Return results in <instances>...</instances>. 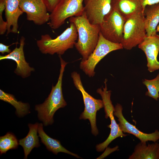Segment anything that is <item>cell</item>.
<instances>
[{
	"instance_id": "6da1fadb",
	"label": "cell",
	"mask_w": 159,
	"mask_h": 159,
	"mask_svg": "<svg viewBox=\"0 0 159 159\" xmlns=\"http://www.w3.org/2000/svg\"><path fill=\"white\" fill-rule=\"evenodd\" d=\"M60 62L59 74L55 85L52 86L50 93L42 104L36 105L35 110L38 112V117L44 125H52L54 122L53 117L55 112L59 109L67 105L62 91V80L65 68L68 63L59 56Z\"/></svg>"
},
{
	"instance_id": "7a4b0ae2",
	"label": "cell",
	"mask_w": 159,
	"mask_h": 159,
	"mask_svg": "<svg viewBox=\"0 0 159 159\" xmlns=\"http://www.w3.org/2000/svg\"><path fill=\"white\" fill-rule=\"evenodd\" d=\"M69 21L75 24L77 31V41L74 46L82 56V60H85L92 53L97 44L100 25L91 24L84 13L80 16L69 18Z\"/></svg>"
},
{
	"instance_id": "3957f363",
	"label": "cell",
	"mask_w": 159,
	"mask_h": 159,
	"mask_svg": "<svg viewBox=\"0 0 159 159\" xmlns=\"http://www.w3.org/2000/svg\"><path fill=\"white\" fill-rule=\"evenodd\" d=\"M78 32L75 24L70 22L69 26L56 38L53 39L48 34L41 36L37 41L39 50L42 54L61 55L68 49L72 48L78 39Z\"/></svg>"
},
{
	"instance_id": "277c9868",
	"label": "cell",
	"mask_w": 159,
	"mask_h": 159,
	"mask_svg": "<svg viewBox=\"0 0 159 159\" xmlns=\"http://www.w3.org/2000/svg\"><path fill=\"white\" fill-rule=\"evenodd\" d=\"M146 36L144 15L143 13L137 14L126 21L120 43L123 48L130 50L141 43Z\"/></svg>"
},
{
	"instance_id": "5b68a950",
	"label": "cell",
	"mask_w": 159,
	"mask_h": 159,
	"mask_svg": "<svg viewBox=\"0 0 159 159\" xmlns=\"http://www.w3.org/2000/svg\"><path fill=\"white\" fill-rule=\"evenodd\" d=\"M74 85L81 93L85 105L84 110L80 115V119H88L90 122L91 132L96 136L99 133L96 125V114L98 111L104 107L102 100L94 98L85 89L80 78V75L74 71L71 74Z\"/></svg>"
},
{
	"instance_id": "8992f818",
	"label": "cell",
	"mask_w": 159,
	"mask_h": 159,
	"mask_svg": "<svg viewBox=\"0 0 159 159\" xmlns=\"http://www.w3.org/2000/svg\"><path fill=\"white\" fill-rule=\"evenodd\" d=\"M107 80L105 79L104 82L105 87H102V89L101 88H98L97 92L101 97L105 113V118L109 117L111 123L108 127L110 129V132L109 136L105 141L96 145V150L98 152L103 151L116 138L127 135L121 130L118 124L117 123L115 119L114 115L115 107L111 100V91L107 90Z\"/></svg>"
},
{
	"instance_id": "52a82bcc",
	"label": "cell",
	"mask_w": 159,
	"mask_h": 159,
	"mask_svg": "<svg viewBox=\"0 0 159 159\" xmlns=\"http://www.w3.org/2000/svg\"><path fill=\"white\" fill-rule=\"evenodd\" d=\"M84 0H60L50 14L49 25L57 29L63 25L66 20L72 16H78L84 12Z\"/></svg>"
},
{
	"instance_id": "ba28073f",
	"label": "cell",
	"mask_w": 159,
	"mask_h": 159,
	"mask_svg": "<svg viewBox=\"0 0 159 159\" xmlns=\"http://www.w3.org/2000/svg\"><path fill=\"white\" fill-rule=\"evenodd\" d=\"M123 49L121 44L115 43L105 39L100 33L97 44L88 58L82 60L80 64V68L86 75L92 77L95 75V69L97 64L110 52Z\"/></svg>"
},
{
	"instance_id": "9c48e42d",
	"label": "cell",
	"mask_w": 159,
	"mask_h": 159,
	"mask_svg": "<svg viewBox=\"0 0 159 159\" xmlns=\"http://www.w3.org/2000/svg\"><path fill=\"white\" fill-rule=\"evenodd\" d=\"M126 20L117 9L111 6L110 11L100 24V33L107 40L115 43H121Z\"/></svg>"
},
{
	"instance_id": "30bf717a",
	"label": "cell",
	"mask_w": 159,
	"mask_h": 159,
	"mask_svg": "<svg viewBox=\"0 0 159 159\" xmlns=\"http://www.w3.org/2000/svg\"><path fill=\"white\" fill-rule=\"evenodd\" d=\"M19 6L26 14L27 19L36 25H42L50 20V14L43 0H21Z\"/></svg>"
},
{
	"instance_id": "8fae6325",
	"label": "cell",
	"mask_w": 159,
	"mask_h": 159,
	"mask_svg": "<svg viewBox=\"0 0 159 159\" xmlns=\"http://www.w3.org/2000/svg\"><path fill=\"white\" fill-rule=\"evenodd\" d=\"M112 0H84V13L89 22L99 25L111 9Z\"/></svg>"
},
{
	"instance_id": "7c38bea8",
	"label": "cell",
	"mask_w": 159,
	"mask_h": 159,
	"mask_svg": "<svg viewBox=\"0 0 159 159\" xmlns=\"http://www.w3.org/2000/svg\"><path fill=\"white\" fill-rule=\"evenodd\" d=\"M122 110V106L117 103L115 107L114 115L118 118L119 125L123 132L132 134L141 142L150 141L155 142L159 140V131L158 130L148 134L140 131L125 119L123 115Z\"/></svg>"
},
{
	"instance_id": "4fadbf2b",
	"label": "cell",
	"mask_w": 159,
	"mask_h": 159,
	"mask_svg": "<svg viewBox=\"0 0 159 159\" xmlns=\"http://www.w3.org/2000/svg\"><path fill=\"white\" fill-rule=\"evenodd\" d=\"M145 53L147 59L148 70L150 72L159 69L157 57L159 52V35L156 34L147 36L138 45Z\"/></svg>"
},
{
	"instance_id": "5bb4252c",
	"label": "cell",
	"mask_w": 159,
	"mask_h": 159,
	"mask_svg": "<svg viewBox=\"0 0 159 159\" xmlns=\"http://www.w3.org/2000/svg\"><path fill=\"white\" fill-rule=\"evenodd\" d=\"M25 40V38L22 36L20 39L19 47H17L16 45L15 48L10 53L4 56H0V60L9 59L15 61L16 64V67L14 72L23 78L29 76L31 72L35 70L34 68L30 66L29 63L25 60L24 51Z\"/></svg>"
},
{
	"instance_id": "9a60e30c",
	"label": "cell",
	"mask_w": 159,
	"mask_h": 159,
	"mask_svg": "<svg viewBox=\"0 0 159 159\" xmlns=\"http://www.w3.org/2000/svg\"><path fill=\"white\" fill-rule=\"evenodd\" d=\"M21 0H5V16L7 23L6 34L18 32V20L23 12L19 5Z\"/></svg>"
},
{
	"instance_id": "2e32d148",
	"label": "cell",
	"mask_w": 159,
	"mask_h": 159,
	"mask_svg": "<svg viewBox=\"0 0 159 159\" xmlns=\"http://www.w3.org/2000/svg\"><path fill=\"white\" fill-rule=\"evenodd\" d=\"M111 6L115 7L126 20L135 14L143 13L141 0H112Z\"/></svg>"
},
{
	"instance_id": "e0dca14e",
	"label": "cell",
	"mask_w": 159,
	"mask_h": 159,
	"mask_svg": "<svg viewBox=\"0 0 159 159\" xmlns=\"http://www.w3.org/2000/svg\"><path fill=\"white\" fill-rule=\"evenodd\" d=\"M129 159H159V142L150 144L141 141L135 146Z\"/></svg>"
},
{
	"instance_id": "ac0fdd59",
	"label": "cell",
	"mask_w": 159,
	"mask_h": 159,
	"mask_svg": "<svg viewBox=\"0 0 159 159\" xmlns=\"http://www.w3.org/2000/svg\"><path fill=\"white\" fill-rule=\"evenodd\" d=\"M143 13L145 18L146 36L155 34L156 27L159 23V3L147 5Z\"/></svg>"
},
{
	"instance_id": "d6986e66",
	"label": "cell",
	"mask_w": 159,
	"mask_h": 159,
	"mask_svg": "<svg viewBox=\"0 0 159 159\" xmlns=\"http://www.w3.org/2000/svg\"><path fill=\"white\" fill-rule=\"evenodd\" d=\"M38 132L41 142L44 145L49 151L52 152L55 155H57L59 152H63L77 158H81L77 154L66 149L62 145L59 141L51 138L46 134L43 130V124L42 123H39Z\"/></svg>"
},
{
	"instance_id": "ffe728a7",
	"label": "cell",
	"mask_w": 159,
	"mask_h": 159,
	"mask_svg": "<svg viewBox=\"0 0 159 159\" xmlns=\"http://www.w3.org/2000/svg\"><path fill=\"white\" fill-rule=\"evenodd\" d=\"M39 124L38 122L34 124H28L29 130L28 134L25 138L19 140V145L24 149L25 159L27 158L28 155L34 148L40 146L39 136L37 134Z\"/></svg>"
},
{
	"instance_id": "44dd1931",
	"label": "cell",
	"mask_w": 159,
	"mask_h": 159,
	"mask_svg": "<svg viewBox=\"0 0 159 159\" xmlns=\"http://www.w3.org/2000/svg\"><path fill=\"white\" fill-rule=\"evenodd\" d=\"M0 100L12 105L16 109L15 113L19 117H23L30 112L29 103L18 101L12 94L0 90Z\"/></svg>"
},
{
	"instance_id": "7402d4cb",
	"label": "cell",
	"mask_w": 159,
	"mask_h": 159,
	"mask_svg": "<svg viewBox=\"0 0 159 159\" xmlns=\"http://www.w3.org/2000/svg\"><path fill=\"white\" fill-rule=\"evenodd\" d=\"M19 145V141L15 135L11 132H7L0 137V155L6 153L10 150L17 149Z\"/></svg>"
},
{
	"instance_id": "603a6c76",
	"label": "cell",
	"mask_w": 159,
	"mask_h": 159,
	"mask_svg": "<svg viewBox=\"0 0 159 159\" xmlns=\"http://www.w3.org/2000/svg\"><path fill=\"white\" fill-rule=\"evenodd\" d=\"M143 83L148 90L145 93V95L158 100L159 94V73L153 79H145Z\"/></svg>"
},
{
	"instance_id": "cb8c5ba5",
	"label": "cell",
	"mask_w": 159,
	"mask_h": 159,
	"mask_svg": "<svg viewBox=\"0 0 159 159\" xmlns=\"http://www.w3.org/2000/svg\"><path fill=\"white\" fill-rule=\"evenodd\" d=\"M6 6L5 0H0V34H4L7 30V23L4 21L2 17V14L5 10Z\"/></svg>"
},
{
	"instance_id": "d4e9b609",
	"label": "cell",
	"mask_w": 159,
	"mask_h": 159,
	"mask_svg": "<svg viewBox=\"0 0 159 159\" xmlns=\"http://www.w3.org/2000/svg\"><path fill=\"white\" fill-rule=\"evenodd\" d=\"M48 11L52 12L60 0H43Z\"/></svg>"
},
{
	"instance_id": "484cf974",
	"label": "cell",
	"mask_w": 159,
	"mask_h": 159,
	"mask_svg": "<svg viewBox=\"0 0 159 159\" xmlns=\"http://www.w3.org/2000/svg\"><path fill=\"white\" fill-rule=\"evenodd\" d=\"M118 146H117L113 148H111L107 147L105 148V150L103 153L97 158V159L104 158L111 153L117 150L118 149Z\"/></svg>"
},
{
	"instance_id": "4316f807",
	"label": "cell",
	"mask_w": 159,
	"mask_h": 159,
	"mask_svg": "<svg viewBox=\"0 0 159 159\" xmlns=\"http://www.w3.org/2000/svg\"><path fill=\"white\" fill-rule=\"evenodd\" d=\"M143 11L147 5H151L159 3V0H141Z\"/></svg>"
},
{
	"instance_id": "83f0119b",
	"label": "cell",
	"mask_w": 159,
	"mask_h": 159,
	"mask_svg": "<svg viewBox=\"0 0 159 159\" xmlns=\"http://www.w3.org/2000/svg\"><path fill=\"white\" fill-rule=\"evenodd\" d=\"M12 44H13L9 46H7L2 43H0V52L2 54H4L5 52L9 54L12 51L9 48V47Z\"/></svg>"
},
{
	"instance_id": "f1b7e54d",
	"label": "cell",
	"mask_w": 159,
	"mask_h": 159,
	"mask_svg": "<svg viewBox=\"0 0 159 159\" xmlns=\"http://www.w3.org/2000/svg\"><path fill=\"white\" fill-rule=\"evenodd\" d=\"M156 31V32H159V24L157 26Z\"/></svg>"
},
{
	"instance_id": "f546056e",
	"label": "cell",
	"mask_w": 159,
	"mask_h": 159,
	"mask_svg": "<svg viewBox=\"0 0 159 159\" xmlns=\"http://www.w3.org/2000/svg\"><path fill=\"white\" fill-rule=\"evenodd\" d=\"M158 98H159V97H158Z\"/></svg>"
}]
</instances>
